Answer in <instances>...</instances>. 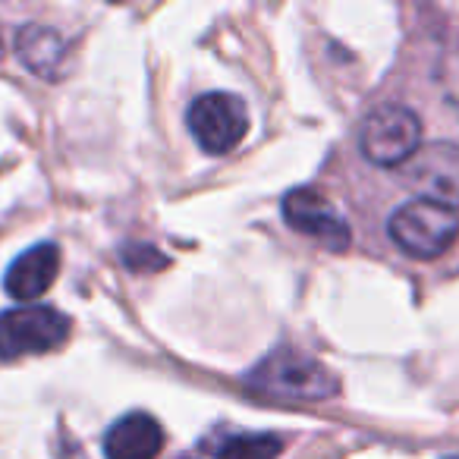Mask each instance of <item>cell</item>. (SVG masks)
<instances>
[{
	"instance_id": "1",
	"label": "cell",
	"mask_w": 459,
	"mask_h": 459,
	"mask_svg": "<svg viewBox=\"0 0 459 459\" xmlns=\"http://www.w3.org/2000/svg\"><path fill=\"white\" fill-rule=\"evenodd\" d=\"M255 394L271 400H293V403H318L331 400L340 390L337 377L299 350H274L249 371L246 377Z\"/></svg>"
},
{
	"instance_id": "11",
	"label": "cell",
	"mask_w": 459,
	"mask_h": 459,
	"mask_svg": "<svg viewBox=\"0 0 459 459\" xmlns=\"http://www.w3.org/2000/svg\"><path fill=\"white\" fill-rule=\"evenodd\" d=\"M281 450L277 434H233L217 446V459H277Z\"/></svg>"
},
{
	"instance_id": "4",
	"label": "cell",
	"mask_w": 459,
	"mask_h": 459,
	"mask_svg": "<svg viewBox=\"0 0 459 459\" xmlns=\"http://www.w3.org/2000/svg\"><path fill=\"white\" fill-rule=\"evenodd\" d=\"M421 145V123L409 108L384 104L375 108L362 120L359 129V148L377 167H400L419 152Z\"/></svg>"
},
{
	"instance_id": "10",
	"label": "cell",
	"mask_w": 459,
	"mask_h": 459,
	"mask_svg": "<svg viewBox=\"0 0 459 459\" xmlns=\"http://www.w3.org/2000/svg\"><path fill=\"white\" fill-rule=\"evenodd\" d=\"M164 446V431L148 412H129L104 434L108 459H154Z\"/></svg>"
},
{
	"instance_id": "6",
	"label": "cell",
	"mask_w": 459,
	"mask_h": 459,
	"mask_svg": "<svg viewBox=\"0 0 459 459\" xmlns=\"http://www.w3.org/2000/svg\"><path fill=\"white\" fill-rule=\"evenodd\" d=\"M409 186L419 192L425 202L459 208V145L450 142H434L425 145L406 160Z\"/></svg>"
},
{
	"instance_id": "2",
	"label": "cell",
	"mask_w": 459,
	"mask_h": 459,
	"mask_svg": "<svg viewBox=\"0 0 459 459\" xmlns=\"http://www.w3.org/2000/svg\"><path fill=\"white\" fill-rule=\"evenodd\" d=\"M387 233L406 255L412 258H437L456 243L459 217L444 204L415 198L390 214Z\"/></svg>"
},
{
	"instance_id": "7",
	"label": "cell",
	"mask_w": 459,
	"mask_h": 459,
	"mask_svg": "<svg viewBox=\"0 0 459 459\" xmlns=\"http://www.w3.org/2000/svg\"><path fill=\"white\" fill-rule=\"evenodd\" d=\"M283 217L296 233L318 239L321 246H327L331 252H343L350 246V227L343 217L333 211V204L321 195L318 189H293L283 198Z\"/></svg>"
},
{
	"instance_id": "12",
	"label": "cell",
	"mask_w": 459,
	"mask_h": 459,
	"mask_svg": "<svg viewBox=\"0 0 459 459\" xmlns=\"http://www.w3.org/2000/svg\"><path fill=\"white\" fill-rule=\"evenodd\" d=\"M123 262L133 271H154V268H164L167 258L154 246H129V249H123Z\"/></svg>"
},
{
	"instance_id": "5",
	"label": "cell",
	"mask_w": 459,
	"mask_h": 459,
	"mask_svg": "<svg viewBox=\"0 0 459 459\" xmlns=\"http://www.w3.org/2000/svg\"><path fill=\"white\" fill-rule=\"evenodd\" d=\"M192 139L208 154H227L249 133V110L230 91H208L189 104L186 114Z\"/></svg>"
},
{
	"instance_id": "14",
	"label": "cell",
	"mask_w": 459,
	"mask_h": 459,
	"mask_svg": "<svg viewBox=\"0 0 459 459\" xmlns=\"http://www.w3.org/2000/svg\"><path fill=\"white\" fill-rule=\"evenodd\" d=\"M446 459H459V453H453V456H446Z\"/></svg>"
},
{
	"instance_id": "13",
	"label": "cell",
	"mask_w": 459,
	"mask_h": 459,
	"mask_svg": "<svg viewBox=\"0 0 459 459\" xmlns=\"http://www.w3.org/2000/svg\"><path fill=\"white\" fill-rule=\"evenodd\" d=\"M0 57H4V41H0Z\"/></svg>"
},
{
	"instance_id": "3",
	"label": "cell",
	"mask_w": 459,
	"mask_h": 459,
	"mask_svg": "<svg viewBox=\"0 0 459 459\" xmlns=\"http://www.w3.org/2000/svg\"><path fill=\"white\" fill-rule=\"evenodd\" d=\"M70 318L51 306H16L0 315V359L45 356L66 343Z\"/></svg>"
},
{
	"instance_id": "9",
	"label": "cell",
	"mask_w": 459,
	"mask_h": 459,
	"mask_svg": "<svg viewBox=\"0 0 459 459\" xmlns=\"http://www.w3.org/2000/svg\"><path fill=\"white\" fill-rule=\"evenodd\" d=\"M16 57L22 60L26 70H32L35 76L57 82L70 70V45L66 39L51 26H22L16 32Z\"/></svg>"
},
{
	"instance_id": "8",
	"label": "cell",
	"mask_w": 459,
	"mask_h": 459,
	"mask_svg": "<svg viewBox=\"0 0 459 459\" xmlns=\"http://www.w3.org/2000/svg\"><path fill=\"white\" fill-rule=\"evenodd\" d=\"M60 271V249L54 243H39L13 258V264L4 274V290L10 299L32 306L35 299L48 293L57 281Z\"/></svg>"
}]
</instances>
